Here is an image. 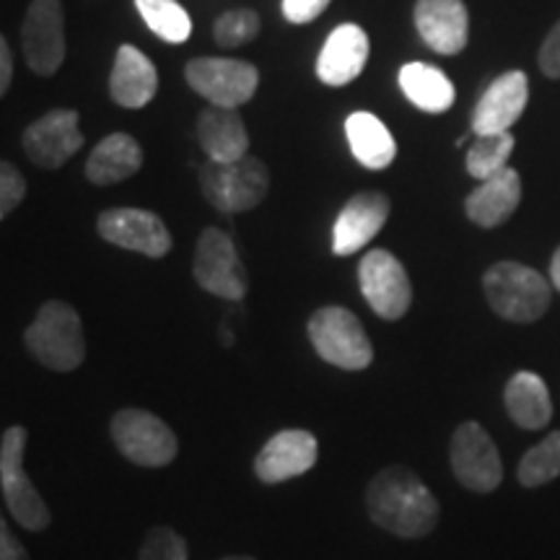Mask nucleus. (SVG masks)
<instances>
[{"mask_svg":"<svg viewBox=\"0 0 560 560\" xmlns=\"http://www.w3.org/2000/svg\"><path fill=\"white\" fill-rule=\"evenodd\" d=\"M366 511L376 527L400 540L431 535L441 520L439 499L420 475L405 465L384 467L369 480Z\"/></svg>","mask_w":560,"mask_h":560,"instance_id":"obj_1","label":"nucleus"},{"mask_svg":"<svg viewBox=\"0 0 560 560\" xmlns=\"http://www.w3.org/2000/svg\"><path fill=\"white\" fill-rule=\"evenodd\" d=\"M24 346L45 369L68 374L86 361V335L81 314L68 301L52 299L39 306L37 317L24 332Z\"/></svg>","mask_w":560,"mask_h":560,"instance_id":"obj_2","label":"nucleus"},{"mask_svg":"<svg viewBox=\"0 0 560 560\" xmlns=\"http://www.w3.org/2000/svg\"><path fill=\"white\" fill-rule=\"evenodd\" d=\"M482 291L490 310L501 319L529 325L545 317L550 306V283L522 262H495L482 276Z\"/></svg>","mask_w":560,"mask_h":560,"instance_id":"obj_3","label":"nucleus"},{"mask_svg":"<svg viewBox=\"0 0 560 560\" xmlns=\"http://www.w3.org/2000/svg\"><path fill=\"white\" fill-rule=\"evenodd\" d=\"M200 192L219 213H247L268 198L270 172L257 156H244L231 164L208 161L200 170Z\"/></svg>","mask_w":560,"mask_h":560,"instance_id":"obj_4","label":"nucleus"},{"mask_svg":"<svg viewBox=\"0 0 560 560\" xmlns=\"http://www.w3.org/2000/svg\"><path fill=\"white\" fill-rule=\"evenodd\" d=\"M312 348L322 361L342 371H363L374 361L371 346L361 319L346 306H322L310 317L306 325Z\"/></svg>","mask_w":560,"mask_h":560,"instance_id":"obj_5","label":"nucleus"},{"mask_svg":"<svg viewBox=\"0 0 560 560\" xmlns=\"http://www.w3.org/2000/svg\"><path fill=\"white\" fill-rule=\"evenodd\" d=\"M26 441H30V433L24 425H11L3 431V439H0V488H3L5 506H9L19 527L42 532L50 527L52 514L24 470Z\"/></svg>","mask_w":560,"mask_h":560,"instance_id":"obj_6","label":"nucleus"},{"mask_svg":"<svg viewBox=\"0 0 560 560\" xmlns=\"http://www.w3.org/2000/svg\"><path fill=\"white\" fill-rule=\"evenodd\" d=\"M109 433L122 457L138 467H166L179 454L177 433L143 408L117 410Z\"/></svg>","mask_w":560,"mask_h":560,"instance_id":"obj_7","label":"nucleus"},{"mask_svg":"<svg viewBox=\"0 0 560 560\" xmlns=\"http://www.w3.org/2000/svg\"><path fill=\"white\" fill-rule=\"evenodd\" d=\"M192 276L195 283L210 296L242 301L249 291L247 270H244L234 240L215 226H208L200 234L192 257Z\"/></svg>","mask_w":560,"mask_h":560,"instance_id":"obj_8","label":"nucleus"},{"mask_svg":"<svg viewBox=\"0 0 560 560\" xmlns=\"http://www.w3.org/2000/svg\"><path fill=\"white\" fill-rule=\"evenodd\" d=\"M185 81L213 107L240 109L257 94L260 70L236 58H195L185 66Z\"/></svg>","mask_w":560,"mask_h":560,"instance_id":"obj_9","label":"nucleus"},{"mask_svg":"<svg viewBox=\"0 0 560 560\" xmlns=\"http://www.w3.org/2000/svg\"><path fill=\"white\" fill-rule=\"evenodd\" d=\"M452 472L462 488L472 493H493L503 482V462L490 433L475 420H465L452 433Z\"/></svg>","mask_w":560,"mask_h":560,"instance_id":"obj_10","label":"nucleus"},{"mask_svg":"<svg viewBox=\"0 0 560 560\" xmlns=\"http://www.w3.org/2000/svg\"><path fill=\"white\" fill-rule=\"evenodd\" d=\"M21 52L26 66L50 79L66 60V11L60 0H32L21 24Z\"/></svg>","mask_w":560,"mask_h":560,"instance_id":"obj_11","label":"nucleus"},{"mask_svg":"<svg viewBox=\"0 0 560 560\" xmlns=\"http://www.w3.org/2000/svg\"><path fill=\"white\" fill-rule=\"evenodd\" d=\"M359 285L376 317L397 322L412 304V285L405 265L387 249L366 252L359 265Z\"/></svg>","mask_w":560,"mask_h":560,"instance_id":"obj_12","label":"nucleus"},{"mask_svg":"<svg viewBox=\"0 0 560 560\" xmlns=\"http://www.w3.org/2000/svg\"><path fill=\"white\" fill-rule=\"evenodd\" d=\"M81 115L75 109H52L24 130L21 145L39 170H62L86 143L79 128Z\"/></svg>","mask_w":560,"mask_h":560,"instance_id":"obj_13","label":"nucleus"},{"mask_svg":"<svg viewBox=\"0 0 560 560\" xmlns=\"http://www.w3.org/2000/svg\"><path fill=\"white\" fill-rule=\"evenodd\" d=\"M104 242L161 260L172 252V234L156 213L143 208H109L96 221Z\"/></svg>","mask_w":560,"mask_h":560,"instance_id":"obj_14","label":"nucleus"},{"mask_svg":"<svg viewBox=\"0 0 560 560\" xmlns=\"http://www.w3.org/2000/svg\"><path fill=\"white\" fill-rule=\"evenodd\" d=\"M319 444L312 431L285 429L268 439L260 454L255 457V475L265 486L301 478L317 465Z\"/></svg>","mask_w":560,"mask_h":560,"instance_id":"obj_15","label":"nucleus"},{"mask_svg":"<svg viewBox=\"0 0 560 560\" xmlns=\"http://www.w3.org/2000/svg\"><path fill=\"white\" fill-rule=\"evenodd\" d=\"M392 213V202L384 192L353 195L335 219L332 255L348 257L361 252L384 229Z\"/></svg>","mask_w":560,"mask_h":560,"instance_id":"obj_16","label":"nucleus"},{"mask_svg":"<svg viewBox=\"0 0 560 560\" xmlns=\"http://www.w3.org/2000/svg\"><path fill=\"white\" fill-rule=\"evenodd\" d=\"M529 100V81L522 70H509L495 79L480 96L472 112V136L509 132L522 117Z\"/></svg>","mask_w":560,"mask_h":560,"instance_id":"obj_17","label":"nucleus"},{"mask_svg":"<svg viewBox=\"0 0 560 560\" xmlns=\"http://www.w3.org/2000/svg\"><path fill=\"white\" fill-rule=\"evenodd\" d=\"M416 30L439 55H457L470 39V13L462 0H418Z\"/></svg>","mask_w":560,"mask_h":560,"instance_id":"obj_18","label":"nucleus"},{"mask_svg":"<svg viewBox=\"0 0 560 560\" xmlns=\"http://www.w3.org/2000/svg\"><path fill=\"white\" fill-rule=\"evenodd\" d=\"M369 62V34L359 24H340L317 58V79L325 86H348Z\"/></svg>","mask_w":560,"mask_h":560,"instance_id":"obj_19","label":"nucleus"},{"mask_svg":"<svg viewBox=\"0 0 560 560\" xmlns=\"http://www.w3.org/2000/svg\"><path fill=\"white\" fill-rule=\"evenodd\" d=\"M159 91V70L138 47L122 45L109 73V96L117 107L143 109Z\"/></svg>","mask_w":560,"mask_h":560,"instance_id":"obj_20","label":"nucleus"},{"mask_svg":"<svg viewBox=\"0 0 560 560\" xmlns=\"http://www.w3.org/2000/svg\"><path fill=\"white\" fill-rule=\"evenodd\" d=\"M198 140L208 161L231 164L249 156V132L240 109L206 107L198 115Z\"/></svg>","mask_w":560,"mask_h":560,"instance_id":"obj_21","label":"nucleus"},{"mask_svg":"<svg viewBox=\"0 0 560 560\" xmlns=\"http://www.w3.org/2000/svg\"><path fill=\"white\" fill-rule=\"evenodd\" d=\"M522 202V177L520 172L506 170L493 174V177L482 179L480 187H475L470 198L465 200L467 219L480 229H495L506 223L514 210Z\"/></svg>","mask_w":560,"mask_h":560,"instance_id":"obj_22","label":"nucleus"},{"mask_svg":"<svg viewBox=\"0 0 560 560\" xmlns=\"http://www.w3.org/2000/svg\"><path fill=\"white\" fill-rule=\"evenodd\" d=\"M140 166H143V149H140L138 140L128 132H112L89 153L83 172H86L91 185L109 187L136 177Z\"/></svg>","mask_w":560,"mask_h":560,"instance_id":"obj_23","label":"nucleus"},{"mask_svg":"<svg viewBox=\"0 0 560 560\" xmlns=\"http://www.w3.org/2000/svg\"><path fill=\"white\" fill-rule=\"evenodd\" d=\"M503 402L511 420L527 431L545 429L552 418L548 384L535 371H516L503 389Z\"/></svg>","mask_w":560,"mask_h":560,"instance_id":"obj_24","label":"nucleus"},{"mask_svg":"<svg viewBox=\"0 0 560 560\" xmlns=\"http://www.w3.org/2000/svg\"><path fill=\"white\" fill-rule=\"evenodd\" d=\"M346 136L350 153L371 172L387 170L397 156V143L387 125L371 112H353L346 120Z\"/></svg>","mask_w":560,"mask_h":560,"instance_id":"obj_25","label":"nucleus"},{"mask_svg":"<svg viewBox=\"0 0 560 560\" xmlns=\"http://www.w3.org/2000/svg\"><path fill=\"white\" fill-rule=\"evenodd\" d=\"M400 89L408 96V102L416 104L418 109L441 115V112L452 109L457 91L444 70L436 66H425V62H408L400 68Z\"/></svg>","mask_w":560,"mask_h":560,"instance_id":"obj_26","label":"nucleus"},{"mask_svg":"<svg viewBox=\"0 0 560 560\" xmlns=\"http://www.w3.org/2000/svg\"><path fill=\"white\" fill-rule=\"evenodd\" d=\"M136 9L159 39L170 45H182L190 39L192 19L177 0H136Z\"/></svg>","mask_w":560,"mask_h":560,"instance_id":"obj_27","label":"nucleus"},{"mask_svg":"<svg viewBox=\"0 0 560 560\" xmlns=\"http://www.w3.org/2000/svg\"><path fill=\"white\" fill-rule=\"evenodd\" d=\"M516 140L511 132H490V136H475L470 151H467V172L475 179H488L509 166Z\"/></svg>","mask_w":560,"mask_h":560,"instance_id":"obj_28","label":"nucleus"},{"mask_svg":"<svg viewBox=\"0 0 560 560\" xmlns=\"http://www.w3.org/2000/svg\"><path fill=\"white\" fill-rule=\"evenodd\" d=\"M560 475V431H552L540 444L532 446L520 462L516 478L524 488L548 486Z\"/></svg>","mask_w":560,"mask_h":560,"instance_id":"obj_29","label":"nucleus"},{"mask_svg":"<svg viewBox=\"0 0 560 560\" xmlns=\"http://www.w3.org/2000/svg\"><path fill=\"white\" fill-rule=\"evenodd\" d=\"M260 34V13L252 9H234L221 13L213 24V42L223 50H240Z\"/></svg>","mask_w":560,"mask_h":560,"instance_id":"obj_30","label":"nucleus"},{"mask_svg":"<svg viewBox=\"0 0 560 560\" xmlns=\"http://www.w3.org/2000/svg\"><path fill=\"white\" fill-rule=\"evenodd\" d=\"M138 560H190L187 542L172 527H151L140 545Z\"/></svg>","mask_w":560,"mask_h":560,"instance_id":"obj_31","label":"nucleus"},{"mask_svg":"<svg viewBox=\"0 0 560 560\" xmlns=\"http://www.w3.org/2000/svg\"><path fill=\"white\" fill-rule=\"evenodd\" d=\"M26 198V179L11 161L0 159V221L11 215Z\"/></svg>","mask_w":560,"mask_h":560,"instance_id":"obj_32","label":"nucleus"},{"mask_svg":"<svg viewBox=\"0 0 560 560\" xmlns=\"http://www.w3.org/2000/svg\"><path fill=\"white\" fill-rule=\"evenodd\" d=\"M330 3L332 0H283L280 9H283V16L291 24H312L314 19H319L327 11Z\"/></svg>","mask_w":560,"mask_h":560,"instance_id":"obj_33","label":"nucleus"},{"mask_svg":"<svg viewBox=\"0 0 560 560\" xmlns=\"http://www.w3.org/2000/svg\"><path fill=\"white\" fill-rule=\"evenodd\" d=\"M540 68L548 79H560V21L550 30L548 39L542 42Z\"/></svg>","mask_w":560,"mask_h":560,"instance_id":"obj_34","label":"nucleus"},{"mask_svg":"<svg viewBox=\"0 0 560 560\" xmlns=\"http://www.w3.org/2000/svg\"><path fill=\"white\" fill-rule=\"evenodd\" d=\"M0 560H32L30 550L13 535L9 522L3 520V514H0Z\"/></svg>","mask_w":560,"mask_h":560,"instance_id":"obj_35","label":"nucleus"},{"mask_svg":"<svg viewBox=\"0 0 560 560\" xmlns=\"http://www.w3.org/2000/svg\"><path fill=\"white\" fill-rule=\"evenodd\" d=\"M13 81V58H11V47L5 42L3 34H0V100L9 94Z\"/></svg>","mask_w":560,"mask_h":560,"instance_id":"obj_36","label":"nucleus"},{"mask_svg":"<svg viewBox=\"0 0 560 560\" xmlns=\"http://www.w3.org/2000/svg\"><path fill=\"white\" fill-rule=\"evenodd\" d=\"M550 280H552V285L560 291V247L556 249V255H552V260H550Z\"/></svg>","mask_w":560,"mask_h":560,"instance_id":"obj_37","label":"nucleus"},{"mask_svg":"<svg viewBox=\"0 0 560 560\" xmlns=\"http://www.w3.org/2000/svg\"><path fill=\"white\" fill-rule=\"evenodd\" d=\"M221 560H255V558H249V556H226V558H221Z\"/></svg>","mask_w":560,"mask_h":560,"instance_id":"obj_38","label":"nucleus"}]
</instances>
